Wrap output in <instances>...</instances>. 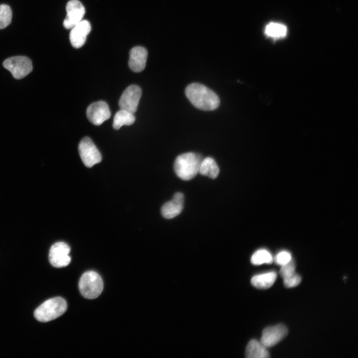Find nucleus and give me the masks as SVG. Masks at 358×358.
I'll use <instances>...</instances> for the list:
<instances>
[{
  "label": "nucleus",
  "instance_id": "obj_14",
  "mask_svg": "<svg viewBox=\"0 0 358 358\" xmlns=\"http://www.w3.org/2000/svg\"><path fill=\"white\" fill-rule=\"evenodd\" d=\"M184 197L180 192L176 193L173 199L165 203L161 208L162 215L166 218L171 219L178 215L183 209Z\"/></svg>",
  "mask_w": 358,
  "mask_h": 358
},
{
  "label": "nucleus",
  "instance_id": "obj_8",
  "mask_svg": "<svg viewBox=\"0 0 358 358\" xmlns=\"http://www.w3.org/2000/svg\"><path fill=\"white\" fill-rule=\"evenodd\" d=\"M141 95L142 90L139 86L136 85L129 86L123 91L120 98L119 107L121 109L134 114L137 111Z\"/></svg>",
  "mask_w": 358,
  "mask_h": 358
},
{
  "label": "nucleus",
  "instance_id": "obj_10",
  "mask_svg": "<svg viewBox=\"0 0 358 358\" xmlns=\"http://www.w3.org/2000/svg\"><path fill=\"white\" fill-rule=\"evenodd\" d=\"M87 116L91 123L99 125L110 118L111 113L106 102L98 101L89 105L87 110Z\"/></svg>",
  "mask_w": 358,
  "mask_h": 358
},
{
  "label": "nucleus",
  "instance_id": "obj_1",
  "mask_svg": "<svg viewBox=\"0 0 358 358\" xmlns=\"http://www.w3.org/2000/svg\"><path fill=\"white\" fill-rule=\"evenodd\" d=\"M187 98L197 108L205 111L216 109L220 104L217 95L212 90L199 83H192L185 90Z\"/></svg>",
  "mask_w": 358,
  "mask_h": 358
},
{
  "label": "nucleus",
  "instance_id": "obj_6",
  "mask_svg": "<svg viewBox=\"0 0 358 358\" xmlns=\"http://www.w3.org/2000/svg\"><path fill=\"white\" fill-rule=\"evenodd\" d=\"M80 157L87 167H92L101 161V155L92 141L88 137H85L79 145Z\"/></svg>",
  "mask_w": 358,
  "mask_h": 358
},
{
  "label": "nucleus",
  "instance_id": "obj_7",
  "mask_svg": "<svg viewBox=\"0 0 358 358\" xmlns=\"http://www.w3.org/2000/svg\"><path fill=\"white\" fill-rule=\"evenodd\" d=\"M70 248L63 242L54 244L50 248L49 253V261L54 267L62 268L68 266L71 259L69 254Z\"/></svg>",
  "mask_w": 358,
  "mask_h": 358
},
{
  "label": "nucleus",
  "instance_id": "obj_16",
  "mask_svg": "<svg viewBox=\"0 0 358 358\" xmlns=\"http://www.w3.org/2000/svg\"><path fill=\"white\" fill-rule=\"evenodd\" d=\"M275 271H270L254 276L251 279V283L259 289H267L271 287L276 278Z\"/></svg>",
  "mask_w": 358,
  "mask_h": 358
},
{
  "label": "nucleus",
  "instance_id": "obj_18",
  "mask_svg": "<svg viewBox=\"0 0 358 358\" xmlns=\"http://www.w3.org/2000/svg\"><path fill=\"white\" fill-rule=\"evenodd\" d=\"M135 121V117L133 113L120 109L116 113L114 117L113 128L118 130L124 125H132Z\"/></svg>",
  "mask_w": 358,
  "mask_h": 358
},
{
  "label": "nucleus",
  "instance_id": "obj_22",
  "mask_svg": "<svg viewBox=\"0 0 358 358\" xmlns=\"http://www.w3.org/2000/svg\"><path fill=\"white\" fill-rule=\"evenodd\" d=\"M295 265L294 261L291 260L287 263L281 266L279 273L281 277L283 278H286L295 272Z\"/></svg>",
  "mask_w": 358,
  "mask_h": 358
},
{
  "label": "nucleus",
  "instance_id": "obj_5",
  "mask_svg": "<svg viewBox=\"0 0 358 358\" xmlns=\"http://www.w3.org/2000/svg\"><path fill=\"white\" fill-rule=\"evenodd\" d=\"M3 66L10 71L16 79L24 78L33 69L30 59L22 56H13L6 59L3 62Z\"/></svg>",
  "mask_w": 358,
  "mask_h": 358
},
{
  "label": "nucleus",
  "instance_id": "obj_3",
  "mask_svg": "<svg viewBox=\"0 0 358 358\" xmlns=\"http://www.w3.org/2000/svg\"><path fill=\"white\" fill-rule=\"evenodd\" d=\"M67 309L66 301L62 297H56L42 303L35 309L34 315L38 321L47 322L61 316Z\"/></svg>",
  "mask_w": 358,
  "mask_h": 358
},
{
  "label": "nucleus",
  "instance_id": "obj_15",
  "mask_svg": "<svg viewBox=\"0 0 358 358\" xmlns=\"http://www.w3.org/2000/svg\"><path fill=\"white\" fill-rule=\"evenodd\" d=\"M245 356L248 358H268L270 357L266 347L256 340H252L248 344Z\"/></svg>",
  "mask_w": 358,
  "mask_h": 358
},
{
  "label": "nucleus",
  "instance_id": "obj_24",
  "mask_svg": "<svg viewBox=\"0 0 358 358\" xmlns=\"http://www.w3.org/2000/svg\"><path fill=\"white\" fill-rule=\"evenodd\" d=\"M301 281V276L296 273L286 278L283 279L284 285L286 287H295L299 284Z\"/></svg>",
  "mask_w": 358,
  "mask_h": 358
},
{
  "label": "nucleus",
  "instance_id": "obj_23",
  "mask_svg": "<svg viewBox=\"0 0 358 358\" xmlns=\"http://www.w3.org/2000/svg\"><path fill=\"white\" fill-rule=\"evenodd\" d=\"M291 259V254L287 251L280 252L274 257L275 263L280 266L287 263Z\"/></svg>",
  "mask_w": 358,
  "mask_h": 358
},
{
  "label": "nucleus",
  "instance_id": "obj_20",
  "mask_svg": "<svg viewBox=\"0 0 358 358\" xmlns=\"http://www.w3.org/2000/svg\"><path fill=\"white\" fill-rule=\"evenodd\" d=\"M251 263L255 265L263 264H271L273 258L270 253L265 249H260L255 252L251 259Z\"/></svg>",
  "mask_w": 358,
  "mask_h": 358
},
{
  "label": "nucleus",
  "instance_id": "obj_21",
  "mask_svg": "<svg viewBox=\"0 0 358 358\" xmlns=\"http://www.w3.org/2000/svg\"><path fill=\"white\" fill-rule=\"evenodd\" d=\"M12 11L9 6L0 5V29L7 27L11 21Z\"/></svg>",
  "mask_w": 358,
  "mask_h": 358
},
{
  "label": "nucleus",
  "instance_id": "obj_17",
  "mask_svg": "<svg viewBox=\"0 0 358 358\" xmlns=\"http://www.w3.org/2000/svg\"><path fill=\"white\" fill-rule=\"evenodd\" d=\"M199 172L202 175L207 176L211 179H215L219 175V169L213 158L207 157L203 159Z\"/></svg>",
  "mask_w": 358,
  "mask_h": 358
},
{
  "label": "nucleus",
  "instance_id": "obj_9",
  "mask_svg": "<svg viewBox=\"0 0 358 358\" xmlns=\"http://www.w3.org/2000/svg\"><path fill=\"white\" fill-rule=\"evenodd\" d=\"M287 334L288 329L283 324L268 327L262 332L261 343L266 348L271 347L278 343Z\"/></svg>",
  "mask_w": 358,
  "mask_h": 358
},
{
  "label": "nucleus",
  "instance_id": "obj_4",
  "mask_svg": "<svg viewBox=\"0 0 358 358\" xmlns=\"http://www.w3.org/2000/svg\"><path fill=\"white\" fill-rule=\"evenodd\" d=\"M79 287L81 293L85 298L94 299L102 292L103 283L101 276L94 271L85 272L81 276Z\"/></svg>",
  "mask_w": 358,
  "mask_h": 358
},
{
  "label": "nucleus",
  "instance_id": "obj_11",
  "mask_svg": "<svg viewBox=\"0 0 358 358\" xmlns=\"http://www.w3.org/2000/svg\"><path fill=\"white\" fill-rule=\"evenodd\" d=\"M67 15L63 22L64 26L71 29L82 20L85 13V9L78 0H70L66 5Z\"/></svg>",
  "mask_w": 358,
  "mask_h": 358
},
{
  "label": "nucleus",
  "instance_id": "obj_13",
  "mask_svg": "<svg viewBox=\"0 0 358 358\" xmlns=\"http://www.w3.org/2000/svg\"><path fill=\"white\" fill-rule=\"evenodd\" d=\"M148 52L142 46L133 47L129 52L128 61L130 69L135 72L142 71L146 67Z\"/></svg>",
  "mask_w": 358,
  "mask_h": 358
},
{
  "label": "nucleus",
  "instance_id": "obj_19",
  "mask_svg": "<svg viewBox=\"0 0 358 358\" xmlns=\"http://www.w3.org/2000/svg\"><path fill=\"white\" fill-rule=\"evenodd\" d=\"M287 29L285 26L282 24L275 22H271L268 24L266 28L265 34L274 38H282L286 35Z\"/></svg>",
  "mask_w": 358,
  "mask_h": 358
},
{
  "label": "nucleus",
  "instance_id": "obj_2",
  "mask_svg": "<svg viewBox=\"0 0 358 358\" xmlns=\"http://www.w3.org/2000/svg\"><path fill=\"white\" fill-rule=\"evenodd\" d=\"M202 160V156L197 153L188 152L182 154L175 160V171L181 179L190 180L199 172Z\"/></svg>",
  "mask_w": 358,
  "mask_h": 358
},
{
  "label": "nucleus",
  "instance_id": "obj_12",
  "mask_svg": "<svg viewBox=\"0 0 358 358\" xmlns=\"http://www.w3.org/2000/svg\"><path fill=\"white\" fill-rule=\"evenodd\" d=\"M71 29L70 40L72 45L76 48L81 47L91 30L90 23L87 20H82Z\"/></svg>",
  "mask_w": 358,
  "mask_h": 358
}]
</instances>
